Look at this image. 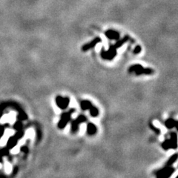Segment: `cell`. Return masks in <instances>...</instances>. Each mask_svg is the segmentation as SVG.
<instances>
[{
	"label": "cell",
	"instance_id": "cell-1",
	"mask_svg": "<svg viewBox=\"0 0 178 178\" xmlns=\"http://www.w3.org/2000/svg\"><path fill=\"white\" fill-rule=\"evenodd\" d=\"M101 57L106 60H112L117 56V48L114 45H111L107 50H101Z\"/></svg>",
	"mask_w": 178,
	"mask_h": 178
},
{
	"label": "cell",
	"instance_id": "cell-2",
	"mask_svg": "<svg viewBox=\"0 0 178 178\" xmlns=\"http://www.w3.org/2000/svg\"><path fill=\"white\" fill-rule=\"evenodd\" d=\"M74 111H75V110L73 109L70 110V111H68V112L63 113V114H62V116H61L60 121H59V123H58V128H59L63 129L67 125V124L69 123L70 120H71V115H72V114L74 112Z\"/></svg>",
	"mask_w": 178,
	"mask_h": 178
},
{
	"label": "cell",
	"instance_id": "cell-3",
	"mask_svg": "<svg viewBox=\"0 0 178 178\" xmlns=\"http://www.w3.org/2000/svg\"><path fill=\"white\" fill-rule=\"evenodd\" d=\"M175 171L173 167L171 166H165L163 169H162L161 170L158 171V172L157 173V177L158 178H169L173 174V173Z\"/></svg>",
	"mask_w": 178,
	"mask_h": 178
},
{
	"label": "cell",
	"instance_id": "cell-4",
	"mask_svg": "<svg viewBox=\"0 0 178 178\" xmlns=\"http://www.w3.org/2000/svg\"><path fill=\"white\" fill-rule=\"evenodd\" d=\"M70 103V99L68 97H62L60 96L56 98V104L60 109H66Z\"/></svg>",
	"mask_w": 178,
	"mask_h": 178
},
{
	"label": "cell",
	"instance_id": "cell-5",
	"mask_svg": "<svg viewBox=\"0 0 178 178\" xmlns=\"http://www.w3.org/2000/svg\"><path fill=\"white\" fill-rule=\"evenodd\" d=\"M85 121H86V117L85 116H83V115H80L76 120H74L71 123V130H72L73 133H75L78 130L80 124L85 123Z\"/></svg>",
	"mask_w": 178,
	"mask_h": 178
},
{
	"label": "cell",
	"instance_id": "cell-6",
	"mask_svg": "<svg viewBox=\"0 0 178 178\" xmlns=\"http://www.w3.org/2000/svg\"><path fill=\"white\" fill-rule=\"evenodd\" d=\"M101 42V39L99 37H95L94 39H92L91 41L89 42V43H86L84 45H83L82 47V50L83 51H87V50L92 49V48H94L98 43H99Z\"/></svg>",
	"mask_w": 178,
	"mask_h": 178
},
{
	"label": "cell",
	"instance_id": "cell-7",
	"mask_svg": "<svg viewBox=\"0 0 178 178\" xmlns=\"http://www.w3.org/2000/svg\"><path fill=\"white\" fill-rule=\"evenodd\" d=\"M105 35H106V37L108 39L111 40H118L120 39V34L117 31H115V30L109 29L105 32Z\"/></svg>",
	"mask_w": 178,
	"mask_h": 178
},
{
	"label": "cell",
	"instance_id": "cell-8",
	"mask_svg": "<svg viewBox=\"0 0 178 178\" xmlns=\"http://www.w3.org/2000/svg\"><path fill=\"white\" fill-rule=\"evenodd\" d=\"M154 73V70L151 69H145V68L142 67L141 69H139L138 71H136L135 74L136 75H143V74H151Z\"/></svg>",
	"mask_w": 178,
	"mask_h": 178
},
{
	"label": "cell",
	"instance_id": "cell-9",
	"mask_svg": "<svg viewBox=\"0 0 178 178\" xmlns=\"http://www.w3.org/2000/svg\"><path fill=\"white\" fill-rule=\"evenodd\" d=\"M97 127L93 123H90L87 125V132H88L89 135H94V134L97 133Z\"/></svg>",
	"mask_w": 178,
	"mask_h": 178
},
{
	"label": "cell",
	"instance_id": "cell-10",
	"mask_svg": "<svg viewBox=\"0 0 178 178\" xmlns=\"http://www.w3.org/2000/svg\"><path fill=\"white\" fill-rule=\"evenodd\" d=\"M165 125L169 129L173 128L174 127H177V121H176V120H174V119L169 118L166 120V121H165Z\"/></svg>",
	"mask_w": 178,
	"mask_h": 178
},
{
	"label": "cell",
	"instance_id": "cell-11",
	"mask_svg": "<svg viewBox=\"0 0 178 178\" xmlns=\"http://www.w3.org/2000/svg\"><path fill=\"white\" fill-rule=\"evenodd\" d=\"M128 40H129V37L128 36H125V37H123L122 39H120V40L118 39V41L113 45H114L115 48L117 49V48H120V47L123 46V45L125 44V43H126L128 41Z\"/></svg>",
	"mask_w": 178,
	"mask_h": 178
},
{
	"label": "cell",
	"instance_id": "cell-12",
	"mask_svg": "<svg viewBox=\"0 0 178 178\" xmlns=\"http://www.w3.org/2000/svg\"><path fill=\"white\" fill-rule=\"evenodd\" d=\"M91 106H92L91 102L88 100H83L81 102V103H80V107H81L82 110H83V111L89 110Z\"/></svg>",
	"mask_w": 178,
	"mask_h": 178
},
{
	"label": "cell",
	"instance_id": "cell-13",
	"mask_svg": "<svg viewBox=\"0 0 178 178\" xmlns=\"http://www.w3.org/2000/svg\"><path fill=\"white\" fill-rule=\"evenodd\" d=\"M170 141L172 142V146H173V149H176L177 148V136L176 133L171 134V139Z\"/></svg>",
	"mask_w": 178,
	"mask_h": 178
},
{
	"label": "cell",
	"instance_id": "cell-14",
	"mask_svg": "<svg viewBox=\"0 0 178 178\" xmlns=\"http://www.w3.org/2000/svg\"><path fill=\"white\" fill-rule=\"evenodd\" d=\"M162 147H163L164 150L167 151V150L170 149V148H173V146H172V143L170 141V139H166V140H165L163 143Z\"/></svg>",
	"mask_w": 178,
	"mask_h": 178
},
{
	"label": "cell",
	"instance_id": "cell-15",
	"mask_svg": "<svg viewBox=\"0 0 178 178\" xmlns=\"http://www.w3.org/2000/svg\"><path fill=\"white\" fill-rule=\"evenodd\" d=\"M19 138L17 137V135L14 136V137H12L11 138L9 139V141H8V148H12L13 147H14L16 146V144H17V140H18Z\"/></svg>",
	"mask_w": 178,
	"mask_h": 178
},
{
	"label": "cell",
	"instance_id": "cell-16",
	"mask_svg": "<svg viewBox=\"0 0 178 178\" xmlns=\"http://www.w3.org/2000/svg\"><path fill=\"white\" fill-rule=\"evenodd\" d=\"M177 158H178L177 154H174V155H172V156L169 159L168 162H167L166 163L167 166H171V165H173V164L176 162V160H177Z\"/></svg>",
	"mask_w": 178,
	"mask_h": 178
},
{
	"label": "cell",
	"instance_id": "cell-17",
	"mask_svg": "<svg viewBox=\"0 0 178 178\" xmlns=\"http://www.w3.org/2000/svg\"><path fill=\"white\" fill-rule=\"evenodd\" d=\"M89 110H90V114L93 117H97L98 116V114H99V110L97 109V108L95 107V106H91V108L89 109Z\"/></svg>",
	"mask_w": 178,
	"mask_h": 178
},
{
	"label": "cell",
	"instance_id": "cell-18",
	"mask_svg": "<svg viewBox=\"0 0 178 178\" xmlns=\"http://www.w3.org/2000/svg\"><path fill=\"white\" fill-rule=\"evenodd\" d=\"M8 137H9L8 136H7L6 134H4V136H3L1 138V139H0V146H5V145L7 143V142H8Z\"/></svg>",
	"mask_w": 178,
	"mask_h": 178
},
{
	"label": "cell",
	"instance_id": "cell-19",
	"mask_svg": "<svg viewBox=\"0 0 178 178\" xmlns=\"http://www.w3.org/2000/svg\"><path fill=\"white\" fill-rule=\"evenodd\" d=\"M12 170V167L11 165H10L9 163H5V171H6L8 173H10Z\"/></svg>",
	"mask_w": 178,
	"mask_h": 178
},
{
	"label": "cell",
	"instance_id": "cell-20",
	"mask_svg": "<svg viewBox=\"0 0 178 178\" xmlns=\"http://www.w3.org/2000/svg\"><path fill=\"white\" fill-rule=\"evenodd\" d=\"M141 50H142V48H141V47L139 46V45H137V46H136V48H134V54H138L140 53Z\"/></svg>",
	"mask_w": 178,
	"mask_h": 178
},
{
	"label": "cell",
	"instance_id": "cell-21",
	"mask_svg": "<svg viewBox=\"0 0 178 178\" xmlns=\"http://www.w3.org/2000/svg\"><path fill=\"white\" fill-rule=\"evenodd\" d=\"M150 128H151L152 130L154 131V132H156L157 134H160V129L158 128H156V127L154 126V125H153V124H150Z\"/></svg>",
	"mask_w": 178,
	"mask_h": 178
},
{
	"label": "cell",
	"instance_id": "cell-22",
	"mask_svg": "<svg viewBox=\"0 0 178 178\" xmlns=\"http://www.w3.org/2000/svg\"><path fill=\"white\" fill-rule=\"evenodd\" d=\"M22 124H21L20 123H17L15 125V128H17L18 131H20L21 129H22Z\"/></svg>",
	"mask_w": 178,
	"mask_h": 178
},
{
	"label": "cell",
	"instance_id": "cell-23",
	"mask_svg": "<svg viewBox=\"0 0 178 178\" xmlns=\"http://www.w3.org/2000/svg\"><path fill=\"white\" fill-rule=\"evenodd\" d=\"M19 148H19V147H15V146H14V147L12 148L11 152H12V153H13V154L18 153L19 150H20V149H19Z\"/></svg>",
	"mask_w": 178,
	"mask_h": 178
},
{
	"label": "cell",
	"instance_id": "cell-24",
	"mask_svg": "<svg viewBox=\"0 0 178 178\" xmlns=\"http://www.w3.org/2000/svg\"><path fill=\"white\" fill-rule=\"evenodd\" d=\"M21 150H22V151H25V152H28L27 147H22V148H21Z\"/></svg>",
	"mask_w": 178,
	"mask_h": 178
},
{
	"label": "cell",
	"instance_id": "cell-25",
	"mask_svg": "<svg viewBox=\"0 0 178 178\" xmlns=\"http://www.w3.org/2000/svg\"><path fill=\"white\" fill-rule=\"evenodd\" d=\"M1 167H2V165H1V163H0V169H1Z\"/></svg>",
	"mask_w": 178,
	"mask_h": 178
}]
</instances>
